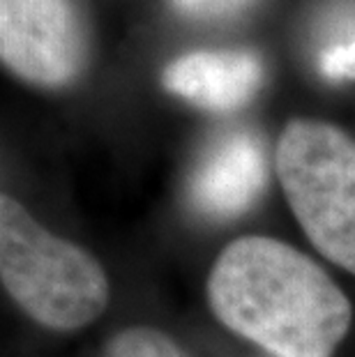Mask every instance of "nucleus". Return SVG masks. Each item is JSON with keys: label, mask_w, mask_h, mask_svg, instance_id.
<instances>
[{"label": "nucleus", "mask_w": 355, "mask_h": 357, "mask_svg": "<svg viewBox=\"0 0 355 357\" xmlns=\"http://www.w3.org/2000/svg\"><path fill=\"white\" fill-rule=\"evenodd\" d=\"M252 0H171L176 12L190 19H226L243 12Z\"/></svg>", "instance_id": "1a4fd4ad"}, {"label": "nucleus", "mask_w": 355, "mask_h": 357, "mask_svg": "<svg viewBox=\"0 0 355 357\" xmlns=\"http://www.w3.org/2000/svg\"><path fill=\"white\" fill-rule=\"evenodd\" d=\"M164 86L208 111L245 106L263 83V63L252 51H194L164 70Z\"/></svg>", "instance_id": "423d86ee"}, {"label": "nucleus", "mask_w": 355, "mask_h": 357, "mask_svg": "<svg viewBox=\"0 0 355 357\" xmlns=\"http://www.w3.org/2000/svg\"><path fill=\"white\" fill-rule=\"evenodd\" d=\"M0 275L14 302L51 330H79L109 302L102 265L49 233L7 194L0 199Z\"/></svg>", "instance_id": "f03ea898"}, {"label": "nucleus", "mask_w": 355, "mask_h": 357, "mask_svg": "<svg viewBox=\"0 0 355 357\" xmlns=\"http://www.w3.org/2000/svg\"><path fill=\"white\" fill-rule=\"evenodd\" d=\"M277 173L307 238L355 275V141L319 120H293L277 146Z\"/></svg>", "instance_id": "7ed1b4c3"}, {"label": "nucleus", "mask_w": 355, "mask_h": 357, "mask_svg": "<svg viewBox=\"0 0 355 357\" xmlns=\"http://www.w3.org/2000/svg\"><path fill=\"white\" fill-rule=\"evenodd\" d=\"M104 357H185L166 334L150 328L120 332L104 351Z\"/></svg>", "instance_id": "0eeeda50"}, {"label": "nucleus", "mask_w": 355, "mask_h": 357, "mask_svg": "<svg viewBox=\"0 0 355 357\" xmlns=\"http://www.w3.org/2000/svg\"><path fill=\"white\" fill-rule=\"evenodd\" d=\"M319 70L330 83L355 81V21L319 53Z\"/></svg>", "instance_id": "6e6552de"}, {"label": "nucleus", "mask_w": 355, "mask_h": 357, "mask_svg": "<svg viewBox=\"0 0 355 357\" xmlns=\"http://www.w3.org/2000/svg\"><path fill=\"white\" fill-rule=\"evenodd\" d=\"M226 328L277 357H330L349 332L351 305L312 258L273 238H240L208 279Z\"/></svg>", "instance_id": "f257e3e1"}, {"label": "nucleus", "mask_w": 355, "mask_h": 357, "mask_svg": "<svg viewBox=\"0 0 355 357\" xmlns=\"http://www.w3.org/2000/svg\"><path fill=\"white\" fill-rule=\"evenodd\" d=\"M268 178L266 150L247 129L222 134L201 155L190 180L196 212L210 219H233L252 208Z\"/></svg>", "instance_id": "39448f33"}, {"label": "nucleus", "mask_w": 355, "mask_h": 357, "mask_svg": "<svg viewBox=\"0 0 355 357\" xmlns=\"http://www.w3.org/2000/svg\"><path fill=\"white\" fill-rule=\"evenodd\" d=\"M0 53L24 81L63 88L86 65V26L72 0H0Z\"/></svg>", "instance_id": "20e7f679"}]
</instances>
